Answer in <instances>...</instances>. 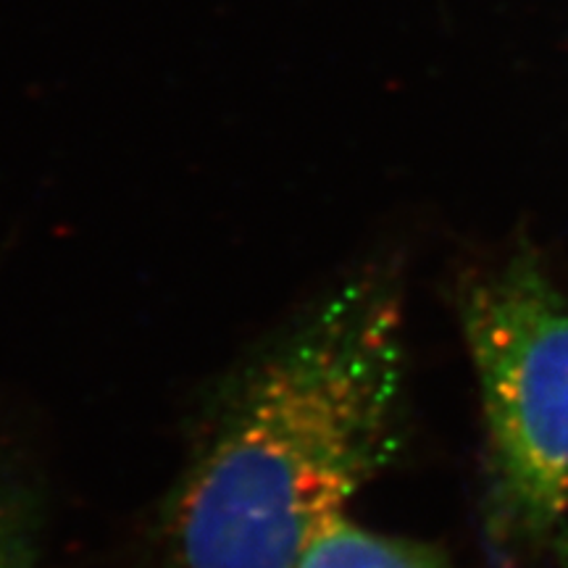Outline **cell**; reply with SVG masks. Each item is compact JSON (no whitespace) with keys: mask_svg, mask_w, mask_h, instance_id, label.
Returning a JSON list of instances; mask_svg holds the SVG:
<instances>
[{"mask_svg":"<svg viewBox=\"0 0 568 568\" xmlns=\"http://www.w3.org/2000/svg\"><path fill=\"white\" fill-rule=\"evenodd\" d=\"M564 568H568V537H566V560H564Z\"/></svg>","mask_w":568,"mask_h":568,"instance_id":"obj_5","label":"cell"},{"mask_svg":"<svg viewBox=\"0 0 568 568\" xmlns=\"http://www.w3.org/2000/svg\"><path fill=\"white\" fill-rule=\"evenodd\" d=\"M0 568H38L17 531L0 524Z\"/></svg>","mask_w":568,"mask_h":568,"instance_id":"obj_4","label":"cell"},{"mask_svg":"<svg viewBox=\"0 0 568 568\" xmlns=\"http://www.w3.org/2000/svg\"><path fill=\"white\" fill-rule=\"evenodd\" d=\"M403 318L379 276L343 284L234 382L174 503L182 568H297L397 445Z\"/></svg>","mask_w":568,"mask_h":568,"instance_id":"obj_1","label":"cell"},{"mask_svg":"<svg viewBox=\"0 0 568 568\" xmlns=\"http://www.w3.org/2000/svg\"><path fill=\"white\" fill-rule=\"evenodd\" d=\"M464 326L497 514L514 535L537 537L568 514V295L516 261L468 293Z\"/></svg>","mask_w":568,"mask_h":568,"instance_id":"obj_2","label":"cell"},{"mask_svg":"<svg viewBox=\"0 0 568 568\" xmlns=\"http://www.w3.org/2000/svg\"><path fill=\"white\" fill-rule=\"evenodd\" d=\"M297 568H439L435 558L400 539L343 524L324 537Z\"/></svg>","mask_w":568,"mask_h":568,"instance_id":"obj_3","label":"cell"}]
</instances>
